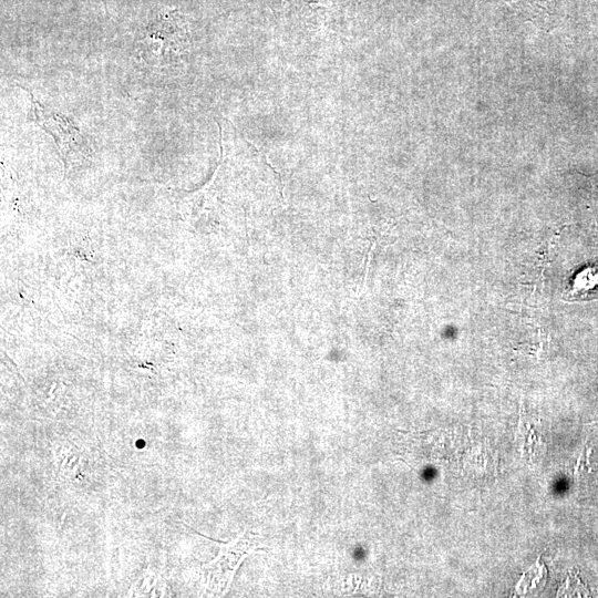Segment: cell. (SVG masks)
Returning <instances> with one entry per match:
<instances>
[{
	"instance_id": "2",
	"label": "cell",
	"mask_w": 598,
	"mask_h": 598,
	"mask_svg": "<svg viewBox=\"0 0 598 598\" xmlns=\"http://www.w3.org/2000/svg\"><path fill=\"white\" fill-rule=\"evenodd\" d=\"M31 100L32 121L53 137L61 157L66 163L71 154H75L82 148L83 136L68 117L42 105L32 96Z\"/></svg>"
},
{
	"instance_id": "3",
	"label": "cell",
	"mask_w": 598,
	"mask_h": 598,
	"mask_svg": "<svg viewBox=\"0 0 598 598\" xmlns=\"http://www.w3.org/2000/svg\"><path fill=\"white\" fill-rule=\"evenodd\" d=\"M522 11L528 18L537 21L549 19L551 0H504Z\"/></svg>"
},
{
	"instance_id": "1",
	"label": "cell",
	"mask_w": 598,
	"mask_h": 598,
	"mask_svg": "<svg viewBox=\"0 0 598 598\" xmlns=\"http://www.w3.org/2000/svg\"><path fill=\"white\" fill-rule=\"evenodd\" d=\"M261 544L260 536L249 530L225 546L216 559L203 568L206 587L214 592H224L240 561Z\"/></svg>"
}]
</instances>
